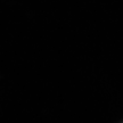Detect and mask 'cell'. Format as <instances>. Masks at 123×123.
<instances>
[]
</instances>
